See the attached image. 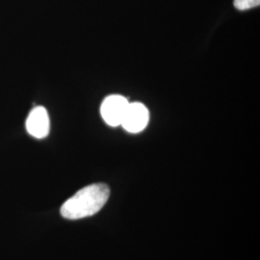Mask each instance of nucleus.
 Returning a JSON list of instances; mask_svg holds the SVG:
<instances>
[{
    "instance_id": "nucleus-2",
    "label": "nucleus",
    "mask_w": 260,
    "mask_h": 260,
    "mask_svg": "<svg viewBox=\"0 0 260 260\" xmlns=\"http://www.w3.org/2000/svg\"><path fill=\"white\" fill-rule=\"evenodd\" d=\"M129 102L120 94H112L105 98L102 103L101 114L104 121L110 126L121 125Z\"/></svg>"
},
{
    "instance_id": "nucleus-1",
    "label": "nucleus",
    "mask_w": 260,
    "mask_h": 260,
    "mask_svg": "<svg viewBox=\"0 0 260 260\" xmlns=\"http://www.w3.org/2000/svg\"><path fill=\"white\" fill-rule=\"evenodd\" d=\"M110 196L106 184L96 183L86 186L70 198L61 207V215L68 220H79L98 213Z\"/></svg>"
},
{
    "instance_id": "nucleus-3",
    "label": "nucleus",
    "mask_w": 260,
    "mask_h": 260,
    "mask_svg": "<svg viewBox=\"0 0 260 260\" xmlns=\"http://www.w3.org/2000/svg\"><path fill=\"white\" fill-rule=\"evenodd\" d=\"M149 121V110L143 103H129L121 125L129 133H139L147 127Z\"/></svg>"
},
{
    "instance_id": "nucleus-5",
    "label": "nucleus",
    "mask_w": 260,
    "mask_h": 260,
    "mask_svg": "<svg viewBox=\"0 0 260 260\" xmlns=\"http://www.w3.org/2000/svg\"><path fill=\"white\" fill-rule=\"evenodd\" d=\"M260 0H234V6L240 11L251 9L259 6Z\"/></svg>"
},
{
    "instance_id": "nucleus-4",
    "label": "nucleus",
    "mask_w": 260,
    "mask_h": 260,
    "mask_svg": "<svg viewBox=\"0 0 260 260\" xmlns=\"http://www.w3.org/2000/svg\"><path fill=\"white\" fill-rule=\"evenodd\" d=\"M50 129V121L47 109L43 106H37L32 109L26 119V130L28 133L37 139L46 138Z\"/></svg>"
}]
</instances>
